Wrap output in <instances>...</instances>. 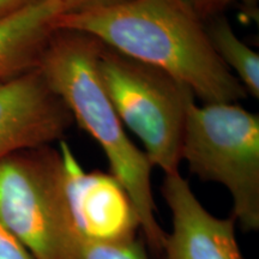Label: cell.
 I'll return each instance as SVG.
<instances>
[{"mask_svg": "<svg viewBox=\"0 0 259 259\" xmlns=\"http://www.w3.org/2000/svg\"><path fill=\"white\" fill-rule=\"evenodd\" d=\"M58 29L84 32L107 47L163 71L203 103H238L241 83L213 51L205 22L183 0H128L63 14Z\"/></svg>", "mask_w": 259, "mask_h": 259, "instance_id": "6da1fadb", "label": "cell"}, {"mask_svg": "<svg viewBox=\"0 0 259 259\" xmlns=\"http://www.w3.org/2000/svg\"><path fill=\"white\" fill-rule=\"evenodd\" d=\"M102 42L92 35L58 29L44 52L38 71L63 100L74 122L100 145L109 173L120 183L137 212L148 251L162 255L167 232L156 219L153 166L128 135L103 89L97 60Z\"/></svg>", "mask_w": 259, "mask_h": 259, "instance_id": "7a4b0ae2", "label": "cell"}, {"mask_svg": "<svg viewBox=\"0 0 259 259\" xmlns=\"http://www.w3.org/2000/svg\"><path fill=\"white\" fill-rule=\"evenodd\" d=\"M0 222L32 259H83L59 149L46 145L0 160Z\"/></svg>", "mask_w": 259, "mask_h": 259, "instance_id": "3957f363", "label": "cell"}, {"mask_svg": "<svg viewBox=\"0 0 259 259\" xmlns=\"http://www.w3.org/2000/svg\"><path fill=\"white\" fill-rule=\"evenodd\" d=\"M181 161L203 181L229 191L232 216L246 232L259 229V114L238 103L190 102Z\"/></svg>", "mask_w": 259, "mask_h": 259, "instance_id": "277c9868", "label": "cell"}, {"mask_svg": "<svg viewBox=\"0 0 259 259\" xmlns=\"http://www.w3.org/2000/svg\"><path fill=\"white\" fill-rule=\"evenodd\" d=\"M102 87L122 125L142 142L151 166L179 171L186 111L196 100L189 87L103 45L97 60Z\"/></svg>", "mask_w": 259, "mask_h": 259, "instance_id": "5b68a950", "label": "cell"}, {"mask_svg": "<svg viewBox=\"0 0 259 259\" xmlns=\"http://www.w3.org/2000/svg\"><path fill=\"white\" fill-rule=\"evenodd\" d=\"M59 153L67 206L83 245L138 238L137 212L120 183L111 173L87 171L66 142H59Z\"/></svg>", "mask_w": 259, "mask_h": 259, "instance_id": "8992f818", "label": "cell"}, {"mask_svg": "<svg viewBox=\"0 0 259 259\" xmlns=\"http://www.w3.org/2000/svg\"><path fill=\"white\" fill-rule=\"evenodd\" d=\"M73 122L38 69L0 84V160L63 141Z\"/></svg>", "mask_w": 259, "mask_h": 259, "instance_id": "52a82bcc", "label": "cell"}, {"mask_svg": "<svg viewBox=\"0 0 259 259\" xmlns=\"http://www.w3.org/2000/svg\"><path fill=\"white\" fill-rule=\"evenodd\" d=\"M162 197L171 213L164 259H244L233 216L221 219L203 206L181 174H164Z\"/></svg>", "mask_w": 259, "mask_h": 259, "instance_id": "ba28073f", "label": "cell"}, {"mask_svg": "<svg viewBox=\"0 0 259 259\" xmlns=\"http://www.w3.org/2000/svg\"><path fill=\"white\" fill-rule=\"evenodd\" d=\"M64 12L61 0H31L0 18V84L37 69Z\"/></svg>", "mask_w": 259, "mask_h": 259, "instance_id": "9c48e42d", "label": "cell"}, {"mask_svg": "<svg viewBox=\"0 0 259 259\" xmlns=\"http://www.w3.org/2000/svg\"><path fill=\"white\" fill-rule=\"evenodd\" d=\"M206 28L213 51L227 69L244 87L247 95L259 97V54L236 36L232 25L222 16L209 19Z\"/></svg>", "mask_w": 259, "mask_h": 259, "instance_id": "30bf717a", "label": "cell"}, {"mask_svg": "<svg viewBox=\"0 0 259 259\" xmlns=\"http://www.w3.org/2000/svg\"><path fill=\"white\" fill-rule=\"evenodd\" d=\"M83 259H150L142 236L114 244L84 245Z\"/></svg>", "mask_w": 259, "mask_h": 259, "instance_id": "8fae6325", "label": "cell"}, {"mask_svg": "<svg viewBox=\"0 0 259 259\" xmlns=\"http://www.w3.org/2000/svg\"><path fill=\"white\" fill-rule=\"evenodd\" d=\"M203 22L221 16L222 12L236 3L253 5L258 0H183Z\"/></svg>", "mask_w": 259, "mask_h": 259, "instance_id": "7c38bea8", "label": "cell"}, {"mask_svg": "<svg viewBox=\"0 0 259 259\" xmlns=\"http://www.w3.org/2000/svg\"><path fill=\"white\" fill-rule=\"evenodd\" d=\"M0 259H32L28 251L0 222Z\"/></svg>", "mask_w": 259, "mask_h": 259, "instance_id": "4fadbf2b", "label": "cell"}, {"mask_svg": "<svg viewBox=\"0 0 259 259\" xmlns=\"http://www.w3.org/2000/svg\"><path fill=\"white\" fill-rule=\"evenodd\" d=\"M125 2H128V0H61L65 10L64 14L97 8H107V6L118 5Z\"/></svg>", "mask_w": 259, "mask_h": 259, "instance_id": "5bb4252c", "label": "cell"}, {"mask_svg": "<svg viewBox=\"0 0 259 259\" xmlns=\"http://www.w3.org/2000/svg\"><path fill=\"white\" fill-rule=\"evenodd\" d=\"M31 0H0V18L11 14Z\"/></svg>", "mask_w": 259, "mask_h": 259, "instance_id": "9a60e30c", "label": "cell"}]
</instances>
